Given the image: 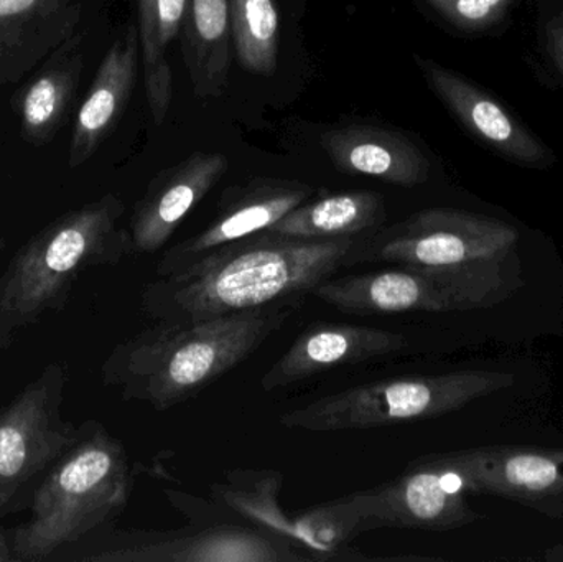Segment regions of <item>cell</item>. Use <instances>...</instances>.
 Masks as SVG:
<instances>
[{"label":"cell","mask_w":563,"mask_h":562,"mask_svg":"<svg viewBox=\"0 0 563 562\" xmlns=\"http://www.w3.org/2000/svg\"><path fill=\"white\" fill-rule=\"evenodd\" d=\"M356 240H300L264 231L155 277L142 290V310L152 320L190 322L300 299L346 267Z\"/></svg>","instance_id":"6da1fadb"},{"label":"cell","mask_w":563,"mask_h":562,"mask_svg":"<svg viewBox=\"0 0 563 562\" xmlns=\"http://www.w3.org/2000/svg\"><path fill=\"white\" fill-rule=\"evenodd\" d=\"M291 312L294 304L284 302L207 320H155L112 349L101 366L102 383L118 389L125 401L167 411L246 362Z\"/></svg>","instance_id":"7a4b0ae2"},{"label":"cell","mask_w":563,"mask_h":562,"mask_svg":"<svg viewBox=\"0 0 563 562\" xmlns=\"http://www.w3.org/2000/svg\"><path fill=\"white\" fill-rule=\"evenodd\" d=\"M124 213L121 198L104 195L55 218L13 254L0 276V350L62 312L82 273L131 256Z\"/></svg>","instance_id":"3957f363"},{"label":"cell","mask_w":563,"mask_h":562,"mask_svg":"<svg viewBox=\"0 0 563 562\" xmlns=\"http://www.w3.org/2000/svg\"><path fill=\"white\" fill-rule=\"evenodd\" d=\"M132 485L124 444L101 422H81L71 448L33 494L29 520L5 538L9 561H49L63 548L101 530L125 510Z\"/></svg>","instance_id":"277c9868"},{"label":"cell","mask_w":563,"mask_h":562,"mask_svg":"<svg viewBox=\"0 0 563 562\" xmlns=\"http://www.w3.org/2000/svg\"><path fill=\"white\" fill-rule=\"evenodd\" d=\"M518 231L496 218L453 208H430L383 231L357 238L346 267L387 263L445 284L470 309L499 300L509 286Z\"/></svg>","instance_id":"5b68a950"},{"label":"cell","mask_w":563,"mask_h":562,"mask_svg":"<svg viewBox=\"0 0 563 562\" xmlns=\"http://www.w3.org/2000/svg\"><path fill=\"white\" fill-rule=\"evenodd\" d=\"M512 382L511 375L492 372L396 376L314 399L284 412L279 422L284 428L308 432L390 428L456 411Z\"/></svg>","instance_id":"8992f818"},{"label":"cell","mask_w":563,"mask_h":562,"mask_svg":"<svg viewBox=\"0 0 563 562\" xmlns=\"http://www.w3.org/2000/svg\"><path fill=\"white\" fill-rule=\"evenodd\" d=\"M284 475L274 469H234L211 485V497L224 511L236 515L280 538L308 561H377L350 547L366 533L356 494L288 515L279 504Z\"/></svg>","instance_id":"52a82bcc"},{"label":"cell","mask_w":563,"mask_h":562,"mask_svg":"<svg viewBox=\"0 0 563 562\" xmlns=\"http://www.w3.org/2000/svg\"><path fill=\"white\" fill-rule=\"evenodd\" d=\"M66 386V363H48L0 409V520L29 508L46 472L78 436V426L63 416Z\"/></svg>","instance_id":"ba28073f"},{"label":"cell","mask_w":563,"mask_h":562,"mask_svg":"<svg viewBox=\"0 0 563 562\" xmlns=\"http://www.w3.org/2000/svg\"><path fill=\"white\" fill-rule=\"evenodd\" d=\"M49 561L305 562L303 554L253 525L194 524L167 531H95Z\"/></svg>","instance_id":"9c48e42d"},{"label":"cell","mask_w":563,"mask_h":562,"mask_svg":"<svg viewBox=\"0 0 563 562\" xmlns=\"http://www.w3.org/2000/svg\"><path fill=\"white\" fill-rule=\"evenodd\" d=\"M482 492L473 451L430 455L410 462L393 481L356 492L364 530L417 528L453 530L472 524L476 515L466 497Z\"/></svg>","instance_id":"30bf717a"},{"label":"cell","mask_w":563,"mask_h":562,"mask_svg":"<svg viewBox=\"0 0 563 562\" xmlns=\"http://www.w3.org/2000/svg\"><path fill=\"white\" fill-rule=\"evenodd\" d=\"M311 194L310 185L277 178H256L224 191L217 217L194 236L168 247L155 276L178 273L220 247L269 231Z\"/></svg>","instance_id":"8fae6325"},{"label":"cell","mask_w":563,"mask_h":562,"mask_svg":"<svg viewBox=\"0 0 563 562\" xmlns=\"http://www.w3.org/2000/svg\"><path fill=\"white\" fill-rule=\"evenodd\" d=\"M417 65L437 98L493 154L528 168L554 164L552 148L492 92L432 59L417 56Z\"/></svg>","instance_id":"7c38bea8"},{"label":"cell","mask_w":563,"mask_h":562,"mask_svg":"<svg viewBox=\"0 0 563 562\" xmlns=\"http://www.w3.org/2000/svg\"><path fill=\"white\" fill-rule=\"evenodd\" d=\"M223 154L197 152L162 170L135 203L129 223L132 254H152L167 244L185 218L227 174Z\"/></svg>","instance_id":"4fadbf2b"},{"label":"cell","mask_w":563,"mask_h":562,"mask_svg":"<svg viewBox=\"0 0 563 562\" xmlns=\"http://www.w3.org/2000/svg\"><path fill=\"white\" fill-rule=\"evenodd\" d=\"M311 296L354 316H394L407 312L470 310L452 289L409 267L369 271L321 280Z\"/></svg>","instance_id":"5bb4252c"},{"label":"cell","mask_w":563,"mask_h":562,"mask_svg":"<svg viewBox=\"0 0 563 562\" xmlns=\"http://www.w3.org/2000/svg\"><path fill=\"white\" fill-rule=\"evenodd\" d=\"M406 346V337L393 330L356 323H313L264 373L261 388L264 392H276L313 378L328 370L394 355L402 352Z\"/></svg>","instance_id":"9a60e30c"},{"label":"cell","mask_w":563,"mask_h":562,"mask_svg":"<svg viewBox=\"0 0 563 562\" xmlns=\"http://www.w3.org/2000/svg\"><path fill=\"white\" fill-rule=\"evenodd\" d=\"M81 0H0V85L22 81L78 32Z\"/></svg>","instance_id":"2e32d148"},{"label":"cell","mask_w":563,"mask_h":562,"mask_svg":"<svg viewBox=\"0 0 563 562\" xmlns=\"http://www.w3.org/2000/svg\"><path fill=\"white\" fill-rule=\"evenodd\" d=\"M139 48V30L131 25L102 58L73 125L69 167L86 164L124 115L137 78Z\"/></svg>","instance_id":"e0dca14e"},{"label":"cell","mask_w":563,"mask_h":562,"mask_svg":"<svg viewBox=\"0 0 563 562\" xmlns=\"http://www.w3.org/2000/svg\"><path fill=\"white\" fill-rule=\"evenodd\" d=\"M85 69V33L76 32L40 65L38 71L15 92L13 111L20 135L30 145L49 144L68 122Z\"/></svg>","instance_id":"ac0fdd59"},{"label":"cell","mask_w":563,"mask_h":562,"mask_svg":"<svg viewBox=\"0 0 563 562\" xmlns=\"http://www.w3.org/2000/svg\"><path fill=\"white\" fill-rule=\"evenodd\" d=\"M321 147L341 172L412 188L427 181L430 164L400 132L377 125H350L324 132Z\"/></svg>","instance_id":"d6986e66"},{"label":"cell","mask_w":563,"mask_h":562,"mask_svg":"<svg viewBox=\"0 0 563 562\" xmlns=\"http://www.w3.org/2000/svg\"><path fill=\"white\" fill-rule=\"evenodd\" d=\"M482 492L498 494L531 507L563 502V452L532 448L473 451Z\"/></svg>","instance_id":"ffe728a7"},{"label":"cell","mask_w":563,"mask_h":562,"mask_svg":"<svg viewBox=\"0 0 563 562\" xmlns=\"http://www.w3.org/2000/svg\"><path fill=\"white\" fill-rule=\"evenodd\" d=\"M181 53L195 95L220 98L230 78V0H185Z\"/></svg>","instance_id":"44dd1931"},{"label":"cell","mask_w":563,"mask_h":562,"mask_svg":"<svg viewBox=\"0 0 563 562\" xmlns=\"http://www.w3.org/2000/svg\"><path fill=\"white\" fill-rule=\"evenodd\" d=\"M308 200L288 211L269 231L300 240H340L367 236L386 221V207L376 191H341Z\"/></svg>","instance_id":"7402d4cb"},{"label":"cell","mask_w":563,"mask_h":562,"mask_svg":"<svg viewBox=\"0 0 563 562\" xmlns=\"http://www.w3.org/2000/svg\"><path fill=\"white\" fill-rule=\"evenodd\" d=\"M185 0H139V42L144 63V85L155 124L167 118L174 96L168 46L180 33Z\"/></svg>","instance_id":"603a6c76"},{"label":"cell","mask_w":563,"mask_h":562,"mask_svg":"<svg viewBox=\"0 0 563 562\" xmlns=\"http://www.w3.org/2000/svg\"><path fill=\"white\" fill-rule=\"evenodd\" d=\"M230 29L244 69L273 76L280 38L276 0H230Z\"/></svg>","instance_id":"cb8c5ba5"},{"label":"cell","mask_w":563,"mask_h":562,"mask_svg":"<svg viewBox=\"0 0 563 562\" xmlns=\"http://www.w3.org/2000/svg\"><path fill=\"white\" fill-rule=\"evenodd\" d=\"M443 22L466 33L498 26L518 0H423Z\"/></svg>","instance_id":"d4e9b609"},{"label":"cell","mask_w":563,"mask_h":562,"mask_svg":"<svg viewBox=\"0 0 563 562\" xmlns=\"http://www.w3.org/2000/svg\"><path fill=\"white\" fill-rule=\"evenodd\" d=\"M544 49L552 68L563 79V13L545 23Z\"/></svg>","instance_id":"484cf974"}]
</instances>
